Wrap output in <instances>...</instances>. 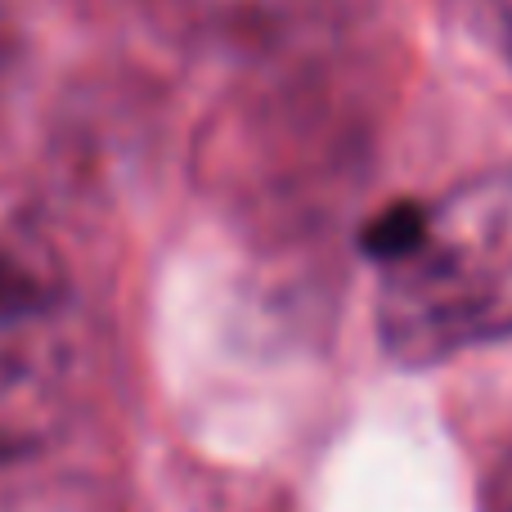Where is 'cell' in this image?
Listing matches in <instances>:
<instances>
[{
  "instance_id": "obj_1",
  "label": "cell",
  "mask_w": 512,
  "mask_h": 512,
  "mask_svg": "<svg viewBox=\"0 0 512 512\" xmlns=\"http://www.w3.org/2000/svg\"><path fill=\"white\" fill-rule=\"evenodd\" d=\"M378 270L373 324L409 369L512 337V171L400 203L364 234Z\"/></svg>"
},
{
  "instance_id": "obj_3",
  "label": "cell",
  "mask_w": 512,
  "mask_h": 512,
  "mask_svg": "<svg viewBox=\"0 0 512 512\" xmlns=\"http://www.w3.org/2000/svg\"><path fill=\"white\" fill-rule=\"evenodd\" d=\"M463 14L486 36L490 50L512 63V0H463Z\"/></svg>"
},
{
  "instance_id": "obj_2",
  "label": "cell",
  "mask_w": 512,
  "mask_h": 512,
  "mask_svg": "<svg viewBox=\"0 0 512 512\" xmlns=\"http://www.w3.org/2000/svg\"><path fill=\"white\" fill-rule=\"evenodd\" d=\"M77 369V297L36 243H0V459L54 432Z\"/></svg>"
}]
</instances>
